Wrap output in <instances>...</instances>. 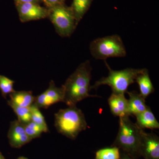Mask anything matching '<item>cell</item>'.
<instances>
[{
	"label": "cell",
	"mask_w": 159,
	"mask_h": 159,
	"mask_svg": "<svg viewBox=\"0 0 159 159\" xmlns=\"http://www.w3.org/2000/svg\"><path fill=\"white\" fill-rule=\"evenodd\" d=\"M92 68L89 61L82 63L61 86L64 93V102L69 107L88 97H99L89 94L91 89Z\"/></svg>",
	"instance_id": "6da1fadb"
},
{
	"label": "cell",
	"mask_w": 159,
	"mask_h": 159,
	"mask_svg": "<svg viewBox=\"0 0 159 159\" xmlns=\"http://www.w3.org/2000/svg\"><path fill=\"white\" fill-rule=\"evenodd\" d=\"M54 125L57 131L67 138L75 139L88 127L84 114L76 106L60 110L54 115Z\"/></svg>",
	"instance_id": "7a4b0ae2"
},
{
	"label": "cell",
	"mask_w": 159,
	"mask_h": 159,
	"mask_svg": "<svg viewBox=\"0 0 159 159\" xmlns=\"http://www.w3.org/2000/svg\"><path fill=\"white\" fill-rule=\"evenodd\" d=\"M142 129L131 121L129 116L119 118V132L113 144L133 159L140 156Z\"/></svg>",
	"instance_id": "3957f363"
},
{
	"label": "cell",
	"mask_w": 159,
	"mask_h": 159,
	"mask_svg": "<svg viewBox=\"0 0 159 159\" xmlns=\"http://www.w3.org/2000/svg\"><path fill=\"white\" fill-rule=\"evenodd\" d=\"M108 69L109 74L107 77H102L91 86L92 89H97L100 86L107 85L111 88L112 93L125 94L129 85L135 82L138 75L144 72L145 69L126 68L121 70H114L105 61Z\"/></svg>",
	"instance_id": "277c9868"
},
{
	"label": "cell",
	"mask_w": 159,
	"mask_h": 159,
	"mask_svg": "<svg viewBox=\"0 0 159 159\" xmlns=\"http://www.w3.org/2000/svg\"><path fill=\"white\" fill-rule=\"evenodd\" d=\"M90 51L93 57L98 60L124 57L126 54L122 39L117 34L94 40L90 44Z\"/></svg>",
	"instance_id": "5b68a950"
},
{
	"label": "cell",
	"mask_w": 159,
	"mask_h": 159,
	"mask_svg": "<svg viewBox=\"0 0 159 159\" xmlns=\"http://www.w3.org/2000/svg\"><path fill=\"white\" fill-rule=\"evenodd\" d=\"M48 17L53 24L57 33L62 37H68L74 32L76 20L70 7L60 4L48 9Z\"/></svg>",
	"instance_id": "8992f818"
},
{
	"label": "cell",
	"mask_w": 159,
	"mask_h": 159,
	"mask_svg": "<svg viewBox=\"0 0 159 159\" xmlns=\"http://www.w3.org/2000/svg\"><path fill=\"white\" fill-rule=\"evenodd\" d=\"M20 19L22 22L48 17V10L38 3L16 2Z\"/></svg>",
	"instance_id": "52a82bcc"
},
{
	"label": "cell",
	"mask_w": 159,
	"mask_h": 159,
	"mask_svg": "<svg viewBox=\"0 0 159 159\" xmlns=\"http://www.w3.org/2000/svg\"><path fill=\"white\" fill-rule=\"evenodd\" d=\"M64 93L62 86L57 88L54 81L50 82L48 88L39 96L35 97L34 105L39 108H48L58 102H64Z\"/></svg>",
	"instance_id": "ba28073f"
},
{
	"label": "cell",
	"mask_w": 159,
	"mask_h": 159,
	"mask_svg": "<svg viewBox=\"0 0 159 159\" xmlns=\"http://www.w3.org/2000/svg\"><path fill=\"white\" fill-rule=\"evenodd\" d=\"M139 153L145 159H159V137L142 129Z\"/></svg>",
	"instance_id": "9c48e42d"
},
{
	"label": "cell",
	"mask_w": 159,
	"mask_h": 159,
	"mask_svg": "<svg viewBox=\"0 0 159 159\" xmlns=\"http://www.w3.org/2000/svg\"><path fill=\"white\" fill-rule=\"evenodd\" d=\"M8 138L9 144L15 148H20L31 141L26 133L24 124L18 120L11 122Z\"/></svg>",
	"instance_id": "30bf717a"
},
{
	"label": "cell",
	"mask_w": 159,
	"mask_h": 159,
	"mask_svg": "<svg viewBox=\"0 0 159 159\" xmlns=\"http://www.w3.org/2000/svg\"><path fill=\"white\" fill-rule=\"evenodd\" d=\"M108 102L111 112L114 116L119 118L130 116L128 99L125 98V94L112 93L108 98Z\"/></svg>",
	"instance_id": "8fae6325"
},
{
	"label": "cell",
	"mask_w": 159,
	"mask_h": 159,
	"mask_svg": "<svg viewBox=\"0 0 159 159\" xmlns=\"http://www.w3.org/2000/svg\"><path fill=\"white\" fill-rule=\"evenodd\" d=\"M129 95L128 99L129 111V115L137 116L143 112L147 108L148 106L145 104V98L137 93L136 91L127 92Z\"/></svg>",
	"instance_id": "7c38bea8"
},
{
	"label": "cell",
	"mask_w": 159,
	"mask_h": 159,
	"mask_svg": "<svg viewBox=\"0 0 159 159\" xmlns=\"http://www.w3.org/2000/svg\"><path fill=\"white\" fill-rule=\"evenodd\" d=\"M137 119L136 124L140 128L149 129H157L159 128V123L152 111L150 107L147 108L143 112L135 116Z\"/></svg>",
	"instance_id": "4fadbf2b"
},
{
	"label": "cell",
	"mask_w": 159,
	"mask_h": 159,
	"mask_svg": "<svg viewBox=\"0 0 159 159\" xmlns=\"http://www.w3.org/2000/svg\"><path fill=\"white\" fill-rule=\"evenodd\" d=\"M10 101L21 107H30L34 102L35 97L31 91H15L9 94Z\"/></svg>",
	"instance_id": "5bb4252c"
},
{
	"label": "cell",
	"mask_w": 159,
	"mask_h": 159,
	"mask_svg": "<svg viewBox=\"0 0 159 159\" xmlns=\"http://www.w3.org/2000/svg\"><path fill=\"white\" fill-rule=\"evenodd\" d=\"M135 81L139 86L140 95L145 99L154 92V88L147 69H145L144 72L138 75Z\"/></svg>",
	"instance_id": "9a60e30c"
},
{
	"label": "cell",
	"mask_w": 159,
	"mask_h": 159,
	"mask_svg": "<svg viewBox=\"0 0 159 159\" xmlns=\"http://www.w3.org/2000/svg\"><path fill=\"white\" fill-rule=\"evenodd\" d=\"M93 0H73L71 9L74 13L77 25L90 7Z\"/></svg>",
	"instance_id": "2e32d148"
},
{
	"label": "cell",
	"mask_w": 159,
	"mask_h": 159,
	"mask_svg": "<svg viewBox=\"0 0 159 159\" xmlns=\"http://www.w3.org/2000/svg\"><path fill=\"white\" fill-rule=\"evenodd\" d=\"M8 104L13 109L18 118V120L25 125L31 121V109L30 107H21L14 104L8 100Z\"/></svg>",
	"instance_id": "e0dca14e"
},
{
	"label": "cell",
	"mask_w": 159,
	"mask_h": 159,
	"mask_svg": "<svg viewBox=\"0 0 159 159\" xmlns=\"http://www.w3.org/2000/svg\"><path fill=\"white\" fill-rule=\"evenodd\" d=\"M31 113V121L39 125L43 129L44 132H48V128L46 123L45 119L43 114L39 110V108L34 104L30 106Z\"/></svg>",
	"instance_id": "ac0fdd59"
},
{
	"label": "cell",
	"mask_w": 159,
	"mask_h": 159,
	"mask_svg": "<svg viewBox=\"0 0 159 159\" xmlns=\"http://www.w3.org/2000/svg\"><path fill=\"white\" fill-rule=\"evenodd\" d=\"M119 148L116 146L102 148L97 151L96 159H120Z\"/></svg>",
	"instance_id": "d6986e66"
},
{
	"label": "cell",
	"mask_w": 159,
	"mask_h": 159,
	"mask_svg": "<svg viewBox=\"0 0 159 159\" xmlns=\"http://www.w3.org/2000/svg\"><path fill=\"white\" fill-rule=\"evenodd\" d=\"M14 83V80L6 76L0 75V90L4 98H6L8 94H11L15 91L13 89Z\"/></svg>",
	"instance_id": "ffe728a7"
},
{
	"label": "cell",
	"mask_w": 159,
	"mask_h": 159,
	"mask_svg": "<svg viewBox=\"0 0 159 159\" xmlns=\"http://www.w3.org/2000/svg\"><path fill=\"white\" fill-rule=\"evenodd\" d=\"M24 126L26 133L31 140L39 138L42 133H44L41 127L31 121L25 124Z\"/></svg>",
	"instance_id": "44dd1931"
},
{
	"label": "cell",
	"mask_w": 159,
	"mask_h": 159,
	"mask_svg": "<svg viewBox=\"0 0 159 159\" xmlns=\"http://www.w3.org/2000/svg\"><path fill=\"white\" fill-rule=\"evenodd\" d=\"M65 1V0H43V2L48 8L56 5L64 4Z\"/></svg>",
	"instance_id": "7402d4cb"
},
{
	"label": "cell",
	"mask_w": 159,
	"mask_h": 159,
	"mask_svg": "<svg viewBox=\"0 0 159 159\" xmlns=\"http://www.w3.org/2000/svg\"><path fill=\"white\" fill-rule=\"evenodd\" d=\"M15 1L16 2H32L39 4L40 2H41L42 0H15Z\"/></svg>",
	"instance_id": "603a6c76"
},
{
	"label": "cell",
	"mask_w": 159,
	"mask_h": 159,
	"mask_svg": "<svg viewBox=\"0 0 159 159\" xmlns=\"http://www.w3.org/2000/svg\"><path fill=\"white\" fill-rule=\"evenodd\" d=\"M120 159H134L130 156L128 154L123 152L122 153L120 154Z\"/></svg>",
	"instance_id": "cb8c5ba5"
},
{
	"label": "cell",
	"mask_w": 159,
	"mask_h": 159,
	"mask_svg": "<svg viewBox=\"0 0 159 159\" xmlns=\"http://www.w3.org/2000/svg\"><path fill=\"white\" fill-rule=\"evenodd\" d=\"M0 159H6L1 152H0Z\"/></svg>",
	"instance_id": "d4e9b609"
},
{
	"label": "cell",
	"mask_w": 159,
	"mask_h": 159,
	"mask_svg": "<svg viewBox=\"0 0 159 159\" xmlns=\"http://www.w3.org/2000/svg\"><path fill=\"white\" fill-rule=\"evenodd\" d=\"M17 159H28L27 158L25 157H19Z\"/></svg>",
	"instance_id": "484cf974"
}]
</instances>
